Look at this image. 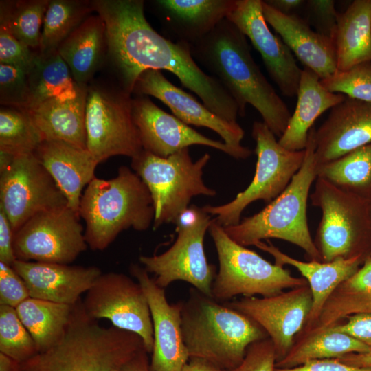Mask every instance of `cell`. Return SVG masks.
Listing matches in <instances>:
<instances>
[{
    "label": "cell",
    "mask_w": 371,
    "mask_h": 371,
    "mask_svg": "<svg viewBox=\"0 0 371 371\" xmlns=\"http://www.w3.org/2000/svg\"><path fill=\"white\" fill-rule=\"evenodd\" d=\"M346 319V322L337 324L328 328L347 334L371 347V313H357Z\"/></svg>",
    "instance_id": "46"
},
{
    "label": "cell",
    "mask_w": 371,
    "mask_h": 371,
    "mask_svg": "<svg viewBox=\"0 0 371 371\" xmlns=\"http://www.w3.org/2000/svg\"><path fill=\"white\" fill-rule=\"evenodd\" d=\"M213 218L202 207L191 205L178 218L177 237L165 252L140 256L145 270L155 274V283L165 289L177 280L187 282L201 293L212 297L216 267L206 258L203 240Z\"/></svg>",
    "instance_id": "11"
},
{
    "label": "cell",
    "mask_w": 371,
    "mask_h": 371,
    "mask_svg": "<svg viewBox=\"0 0 371 371\" xmlns=\"http://www.w3.org/2000/svg\"><path fill=\"white\" fill-rule=\"evenodd\" d=\"M333 42L337 71L371 61V0H355L338 14Z\"/></svg>",
    "instance_id": "30"
},
{
    "label": "cell",
    "mask_w": 371,
    "mask_h": 371,
    "mask_svg": "<svg viewBox=\"0 0 371 371\" xmlns=\"http://www.w3.org/2000/svg\"><path fill=\"white\" fill-rule=\"evenodd\" d=\"M310 199L322 212L314 243L322 262L371 255L369 201L319 177Z\"/></svg>",
    "instance_id": "8"
},
{
    "label": "cell",
    "mask_w": 371,
    "mask_h": 371,
    "mask_svg": "<svg viewBox=\"0 0 371 371\" xmlns=\"http://www.w3.org/2000/svg\"><path fill=\"white\" fill-rule=\"evenodd\" d=\"M30 297L23 278L12 266L0 262V305L16 308Z\"/></svg>",
    "instance_id": "45"
},
{
    "label": "cell",
    "mask_w": 371,
    "mask_h": 371,
    "mask_svg": "<svg viewBox=\"0 0 371 371\" xmlns=\"http://www.w3.org/2000/svg\"><path fill=\"white\" fill-rule=\"evenodd\" d=\"M308 14L306 21L316 32L333 41L339 12L333 0H308L305 2Z\"/></svg>",
    "instance_id": "44"
},
{
    "label": "cell",
    "mask_w": 371,
    "mask_h": 371,
    "mask_svg": "<svg viewBox=\"0 0 371 371\" xmlns=\"http://www.w3.org/2000/svg\"><path fill=\"white\" fill-rule=\"evenodd\" d=\"M181 371H227L205 360L190 358Z\"/></svg>",
    "instance_id": "52"
},
{
    "label": "cell",
    "mask_w": 371,
    "mask_h": 371,
    "mask_svg": "<svg viewBox=\"0 0 371 371\" xmlns=\"http://www.w3.org/2000/svg\"><path fill=\"white\" fill-rule=\"evenodd\" d=\"M80 219L68 205L34 215L14 233L16 260L70 264L88 247Z\"/></svg>",
    "instance_id": "13"
},
{
    "label": "cell",
    "mask_w": 371,
    "mask_h": 371,
    "mask_svg": "<svg viewBox=\"0 0 371 371\" xmlns=\"http://www.w3.org/2000/svg\"><path fill=\"white\" fill-rule=\"evenodd\" d=\"M317 175L364 200H371V143L317 167Z\"/></svg>",
    "instance_id": "35"
},
{
    "label": "cell",
    "mask_w": 371,
    "mask_h": 371,
    "mask_svg": "<svg viewBox=\"0 0 371 371\" xmlns=\"http://www.w3.org/2000/svg\"><path fill=\"white\" fill-rule=\"evenodd\" d=\"M78 214L85 223V238L93 251L107 248L124 230L145 231L153 223L155 209L145 183L126 166L115 177H95L85 188Z\"/></svg>",
    "instance_id": "5"
},
{
    "label": "cell",
    "mask_w": 371,
    "mask_h": 371,
    "mask_svg": "<svg viewBox=\"0 0 371 371\" xmlns=\"http://www.w3.org/2000/svg\"><path fill=\"white\" fill-rule=\"evenodd\" d=\"M14 231L10 222L0 208V262L12 266L16 260L13 249Z\"/></svg>",
    "instance_id": "48"
},
{
    "label": "cell",
    "mask_w": 371,
    "mask_h": 371,
    "mask_svg": "<svg viewBox=\"0 0 371 371\" xmlns=\"http://www.w3.org/2000/svg\"><path fill=\"white\" fill-rule=\"evenodd\" d=\"M82 302L90 317L107 319L113 326L138 335L147 352H152L154 335L150 311L137 282L122 273H102Z\"/></svg>",
    "instance_id": "15"
},
{
    "label": "cell",
    "mask_w": 371,
    "mask_h": 371,
    "mask_svg": "<svg viewBox=\"0 0 371 371\" xmlns=\"http://www.w3.org/2000/svg\"><path fill=\"white\" fill-rule=\"evenodd\" d=\"M312 303V293L307 284L271 297H244L227 306L247 315L266 332L278 361L289 352L295 335L303 329Z\"/></svg>",
    "instance_id": "16"
},
{
    "label": "cell",
    "mask_w": 371,
    "mask_h": 371,
    "mask_svg": "<svg viewBox=\"0 0 371 371\" xmlns=\"http://www.w3.org/2000/svg\"><path fill=\"white\" fill-rule=\"evenodd\" d=\"M144 348L137 334L100 325L80 300L73 306L61 339L49 349L22 363L16 371H122Z\"/></svg>",
    "instance_id": "3"
},
{
    "label": "cell",
    "mask_w": 371,
    "mask_h": 371,
    "mask_svg": "<svg viewBox=\"0 0 371 371\" xmlns=\"http://www.w3.org/2000/svg\"><path fill=\"white\" fill-rule=\"evenodd\" d=\"M254 246L271 255L275 264L294 267L307 280L312 293L313 303L301 330L302 334L315 328L329 297L341 283L357 271L366 259L363 256L359 255L328 262L316 260L303 262L284 254L269 240L267 243L259 241Z\"/></svg>",
    "instance_id": "24"
},
{
    "label": "cell",
    "mask_w": 371,
    "mask_h": 371,
    "mask_svg": "<svg viewBox=\"0 0 371 371\" xmlns=\"http://www.w3.org/2000/svg\"><path fill=\"white\" fill-rule=\"evenodd\" d=\"M296 95L295 111L278 142L288 150H303L316 119L343 102L346 96L328 91L317 75L306 67L302 70Z\"/></svg>",
    "instance_id": "28"
},
{
    "label": "cell",
    "mask_w": 371,
    "mask_h": 371,
    "mask_svg": "<svg viewBox=\"0 0 371 371\" xmlns=\"http://www.w3.org/2000/svg\"><path fill=\"white\" fill-rule=\"evenodd\" d=\"M65 205V194L34 153L16 155L0 170V208L14 233L34 215Z\"/></svg>",
    "instance_id": "14"
},
{
    "label": "cell",
    "mask_w": 371,
    "mask_h": 371,
    "mask_svg": "<svg viewBox=\"0 0 371 371\" xmlns=\"http://www.w3.org/2000/svg\"><path fill=\"white\" fill-rule=\"evenodd\" d=\"M0 352L19 363L38 353L15 308L7 305H0Z\"/></svg>",
    "instance_id": "39"
},
{
    "label": "cell",
    "mask_w": 371,
    "mask_h": 371,
    "mask_svg": "<svg viewBox=\"0 0 371 371\" xmlns=\"http://www.w3.org/2000/svg\"><path fill=\"white\" fill-rule=\"evenodd\" d=\"M23 278L30 297L74 305L102 273L95 266L16 260L12 265Z\"/></svg>",
    "instance_id": "22"
},
{
    "label": "cell",
    "mask_w": 371,
    "mask_h": 371,
    "mask_svg": "<svg viewBox=\"0 0 371 371\" xmlns=\"http://www.w3.org/2000/svg\"><path fill=\"white\" fill-rule=\"evenodd\" d=\"M328 91L346 97L371 102V61L363 62L346 71H337L320 79Z\"/></svg>",
    "instance_id": "40"
},
{
    "label": "cell",
    "mask_w": 371,
    "mask_h": 371,
    "mask_svg": "<svg viewBox=\"0 0 371 371\" xmlns=\"http://www.w3.org/2000/svg\"><path fill=\"white\" fill-rule=\"evenodd\" d=\"M129 270L142 286L150 311L154 344L150 371H181L190 359L181 330L182 302L169 304L164 289L144 267L132 264Z\"/></svg>",
    "instance_id": "19"
},
{
    "label": "cell",
    "mask_w": 371,
    "mask_h": 371,
    "mask_svg": "<svg viewBox=\"0 0 371 371\" xmlns=\"http://www.w3.org/2000/svg\"><path fill=\"white\" fill-rule=\"evenodd\" d=\"M274 371H371V367H356L337 359H327L309 361L293 368L276 367Z\"/></svg>",
    "instance_id": "47"
},
{
    "label": "cell",
    "mask_w": 371,
    "mask_h": 371,
    "mask_svg": "<svg viewBox=\"0 0 371 371\" xmlns=\"http://www.w3.org/2000/svg\"><path fill=\"white\" fill-rule=\"evenodd\" d=\"M339 361L356 367H371V347L368 352L350 353L336 358Z\"/></svg>",
    "instance_id": "50"
},
{
    "label": "cell",
    "mask_w": 371,
    "mask_h": 371,
    "mask_svg": "<svg viewBox=\"0 0 371 371\" xmlns=\"http://www.w3.org/2000/svg\"><path fill=\"white\" fill-rule=\"evenodd\" d=\"M190 45L196 63L216 78L234 99L239 115L244 116L247 105H251L272 133L280 137L291 114L254 61L247 37L237 27L225 19Z\"/></svg>",
    "instance_id": "2"
},
{
    "label": "cell",
    "mask_w": 371,
    "mask_h": 371,
    "mask_svg": "<svg viewBox=\"0 0 371 371\" xmlns=\"http://www.w3.org/2000/svg\"><path fill=\"white\" fill-rule=\"evenodd\" d=\"M34 155L78 213L83 189L95 177L98 161L85 148L64 142L44 139Z\"/></svg>",
    "instance_id": "25"
},
{
    "label": "cell",
    "mask_w": 371,
    "mask_h": 371,
    "mask_svg": "<svg viewBox=\"0 0 371 371\" xmlns=\"http://www.w3.org/2000/svg\"><path fill=\"white\" fill-rule=\"evenodd\" d=\"M36 51L17 40L7 29L0 26V63L30 70L38 56Z\"/></svg>",
    "instance_id": "42"
},
{
    "label": "cell",
    "mask_w": 371,
    "mask_h": 371,
    "mask_svg": "<svg viewBox=\"0 0 371 371\" xmlns=\"http://www.w3.org/2000/svg\"><path fill=\"white\" fill-rule=\"evenodd\" d=\"M74 305L28 297L15 309L38 352L54 346L63 335Z\"/></svg>",
    "instance_id": "33"
},
{
    "label": "cell",
    "mask_w": 371,
    "mask_h": 371,
    "mask_svg": "<svg viewBox=\"0 0 371 371\" xmlns=\"http://www.w3.org/2000/svg\"><path fill=\"white\" fill-rule=\"evenodd\" d=\"M148 354L145 348H142L124 366L122 371H150Z\"/></svg>",
    "instance_id": "49"
},
{
    "label": "cell",
    "mask_w": 371,
    "mask_h": 371,
    "mask_svg": "<svg viewBox=\"0 0 371 371\" xmlns=\"http://www.w3.org/2000/svg\"><path fill=\"white\" fill-rule=\"evenodd\" d=\"M57 52L75 82L80 87H87L106 62L104 22L99 15L91 14L59 45Z\"/></svg>",
    "instance_id": "29"
},
{
    "label": "cell",
    "mask_w": 371,
    "mask_h": 371,
    "mask_svg": "<svg viewBox=\"0 0 371 371\" xmlns=\"http://www.w3.org/2000/svg\"><path fill=\"white\" fill-rule=\"evenodd\" d=\"M131 94L113 80L93 79L87 86L85 106L87 148L99 164L142 150L132 114Z\"/></svg>",
    "instance_id": "10"
},
{
    "label": "cell",
    "mask_w": 371,
    "mask_h": 371,
    "mask_svg": "<svg viewBox=\"0 0 371 371\" xmlns=\"http://www.w3.org/2000/svg\"><path fill=\"white\" fill-rule=\"evenodd\" d=\"M262 13L267 24L275 30L305 67L320 79L337 71L333 41L311 29L310 24L295 14L281 13L262 1Z\"/></svg>",
    "instance_id": "23"
},
{
    "label": "cell",
    "mask_w": 371,
    "mask_h": 371,
    "mask_svg": "<svg viewBox=\"0 0 371 371\" xmlns=\"http://www.w3.org/2000/svg\"><path fill=\"white\" fill-rule=\"evenodd\" d=\"M369 205H370V221H371V200L369 201Z\"/></svg>",
    "instance_id": "54"
},
{
    "label": "cell",
    "mask_w": 371,
    "mask_h": 371,
    "mask_svg": "<svg viewBox=\"0 0 371 371\" xmlns=\"http://www.w3.org/2000/svg\"><path fill=\"white\" fill-rule=\"evenodd\" d=\"M251 135L256 142L257 161L254 177L234 199L222 205L202 208L223 227L237 225L243 211L251 203L263 200L269 203L287 187L302 165L305 150H290L282 146L263 122L256 121Z\"/></svg>",
    "instance_id": "12"
},
{
    "label": "cell",
    "mask_w": 371,
    "mask_h": 371,
    "mask_svg": "<svg viewBox=\"0 0 371 371\" xmlns=\"http://www.w3.org/2000/svg\"><path fill=\"white\" fill-rule=\"evenodd\" d=\"M93 12L91 1L49 0L43 19L38 53L47 55Z\"/></svg>",
    "instance_id": "36"
},
{
    "label": "cell",
    "mask_w": 371,
    "mask_h": 371,
    "mask_svg": "<svg viewBox=\"0 0 371 371\" xmlns=\"http://www.w3.org/2000/svg\"><path fill=\"white\" fill-rule=\"evenodd\" d=\"M217 302L192 289L182 302V335L190 358L228 371L241 363L251 344L269 337L251 318Z\"/></svg>",
    "instance_id": "4"
},
{
    "label": "cell",
    "mask_w": 371,
    "mask_h": 371,
    "mask_svg": "<svg viewBox=\"0 0 371 371\" xmlns=\"http://www.w3.org/2000/svg\"><path fill=\"white\" fill-rule=\"evenodd\" d=\"M28 70L0 63V102L1 106L22 110L29 100Z\"/></svg>",
    "instance_id": "41"
},
{
    "label": "cell",
    "mask_w": 371,
    "mask_h": 371,
    "mask_svg": "<svg viewBox=\"0 0 371 371\" xmlns=\"http://www.w3.org/2000/svg\"><path fill=\"white\" fill-rule=\"evenodd\" d=\"M303 0H265V2L276 10L285 14H291L305 4Z\"/></svg>",
    "instance_id": "51"
},
{
    "label": "cell",
    "mask_w": 371,
    "mask_h": 371,
    "mask_svg": "<svg viewBox=\"0 0 371 371\" xmlns=\"http://www.w3.org/2000/svg\"><path fill=\"white\" fill-rule=\"evenodd\" d=\"M208 230L219 262L212 286V297L215 300H227L238 295L271 297L284 289L308 284L305 278L293 276L283 266L271 264L236 243L214 218Z\"/></svg>",
    "instance_id": "9"
},
{
    "label": "cell",
    "mask_w": 371,
    "mask_h": 371,
    "mask_svg": "<svg viewBox=\"0 0 371 371\" xmlns=\"http://www.w3.org/2000/svg\"><path fill=\"white\" fill-rule=\"evenodd\" d=\"M371 143V102L348 97L315 131L317 167Z\"/></svg>",
    "instance_id": "21"
},
{
    "label": "cell",
    "mask_w": 371,
    "mask_h": 371,
    "mask_svg": "<svg viewBox=\"0 0 371 371\" xmlns=\"http://www.w3.org/2000/svg\"><path fill=\"white\" fill-rule=\"evenodd\" d=\"M276 368H293L307 361L336 359L350 353L368 352L370 347L358 339L330 328L311 330L299 336Z\"/></svg>",
    "instance_id": "32"
},
{
    "label": "cell",
    "mask_w": 371,
    "mask_h": 371,
    "mask_svg": "<svg viewBox=\"0 0 371 371\" xmlns=\"http://www.w3.org/2000/svg\"><path fill=\"white\" fill-rule=\"evenodd\" d=\"M29 100L24 111H29L52 98L74 93L78 86L58 52L39 53L28 71Z\"/></svg>",
    "instance_id": "34"
},
{
    "label": "cell",
    "mask_w": 371,
    "mask_h": 371,
    "mask_svg": "<svg viewBox=\"0 0 371 371\" xmlns=\"http://www.w3.org/2000/svg\"><path fill=\"white\" fill-rule=\"evenodd\" d=\"M276 362L275 349L267 337L251 344L241 363L228 371H274Z\"/></svg>",
    "instance_id": "43"
},
{
    "label": "cell",
    "mask_w": 371,
    "mask_h": 371,
    "mask_svg": "<svg viewBox=\"0 0 371 371\" xmlns=\"http://www.w3.org/2000/svg\"><path fill=\"white\" fill-rule=\"evenodd\" d=\"M49 0L1 1L0 26L17 40L38 51L41 27Z\"/></svg>",
    "instance_id": "37"
},
{
    "label": "cell",
    "mask_w": 371,
    "mask_h": 371,
    "mask_svg": "<svg viewBox=\"0 0 371 371\" xmlns=\"http://www.w3.org/2000/svg\"><path fill=\"white\" fill-rule=\"evenodd\" d=\"M132 114L143 150L167 157L192 145H203L219 150L236 159H247L252 150L236 149L224 142L208 138L153 103L146 95L132 100Z\"/></svg>",
    "instance_id": "17"
},
{
    "label": "cell",
    "mask_w": 371,
    "mask_h": 371,
    "mask_svg": "<svg viewBox=\"0 0 371 371\" xmlns=\"http://www.w3.org/2000/svg\"><path fill=\"white\" fill-rule=\"evenodd\" d=\"M150 95L165 104L172 115L188 125L207 127L218 133L227 146L243 149L244 131L237 123L225 121L193 95L170 82L159 70L148 69L137 79L133 93Z\"/></svg>",
    "instance_id": "20"
},
{
    "label": "cell",
    "mask_w": 371,
    "mask_h": 371,
    "mask_svg": "<svg viewBox=\"0 0 371 371\" xmlns=\"http://www.w3.org/2000/svg\"><path fill=\"white\" fill-rule=\"evenodd\" d=\"M17 362L0 352V371H16Z\"/></svg>",
    "instance_id": "53"
},
{
    "label": "cell",
    "mask_w": 371,
    "mask_h": 371,
    "mask_svg": "<svg viewBox=\"0 0 371 371\" xmlns=\"http://www.w3.org/2000/svg\"><path fill=\"white\" fill-rule=\"evenodd\" d=\"M315 131L314 126L309 131L302 165L284 190L259 212L237 225L223 227L236 243L246 247L264 239L278 238L298 246L311 260L322 262L307 220L308 193L317 177Z\"/></svg>",
    "instance_id": "6"
},
{
    "label": "cell",
    "mask_w": 371,
    "mask_h": 371,
    "mask_svg": "<svg viewBox=\"0 0 371 371\" xmlns=\"http://www.w3.org/2000/svg\"><path fill=\"white\" fill-rule=\"evenodd\" d=\"M94 12L106 27V62L113 81L132 94L140 74L148 69H165L198 95L214 114L237 123V103L214 77L205 73L193 58L190 45L172 42L157 33L144 15L142 0H93Z\"/></svg>",
    "instance_id": "1"
},
{
    "label": "cell",
    "mask_w": 371,
    "mask_h": 371,
    "mask_svg": "<svg viewBox=\"0 0 371 371\" xmlns=\"http://www.w3.org/2000/svg\"><path fill=\"white\" fill-rule=\"evenodd\" d=\"M87 88L69 95L52 98L27 111L43 140L64 142L87 148L85 106Z\"/></svg>",
    "instance_id": "27"
},
{
    "label": "cell",
    "mask_w": 371,
    "mask_h": 371,
    "mask_svg": "<svg viewBox=\"0 0 371 371\" xmlns=\"http://www.w3.org/2000/svg\"><path fill=\"white\" fill-rule=\"evenodd\" d=\"M43 138L29 113L21 109H0V150L14 155L34 153Z\"/></svg>",
    "instance_id": "38"
},
{
    "label": "cell",
    "mask_w": 371,
    "mask_h": 371,
    "mask_svg": "<svg viewBox=\"0 0 371 371\" xmlns=\"http://www.w3.org/2000/svg\"><path fill=\"white\" fill-rule=\"evenodd\" d=\"M236 0H156L152 1L168 32L190 44L209 34L233 10Z\"/></svg>",
    "instance_id": "26"
},
{
    "label": "cell",
    "mask_w": 371,
    "mask_h": 371,
    "mask_svg": "<svg viewBox=\"0 0 371 371\" xmlns=\"http://www.w3.org/2000/svg\"><path fill=\"white\" fill-rule=\"evenodd\" d=\"M210 159L205 153L193 161L188 148L167 157L142 150L131 159V168L146 186L153 200L154 229L164 224H175L194 196L216 194L203 179V168Z\"/></svg>",
    "instance_id": "7"
},
{
    "label": "cell",
    "mask_w": 371,
    "mask_h": 371,
    "mask_svg": "<svg viewBox=\"0 0 371 371\" xmlns=\"http://www.w3.org/2000/svg\"><path fill=\"white\" fill-rule=\"evenodd\" d=\"M357 313H371V255L366 258L361 267L335 289L311 330L330 327Z\"/></svg>",
    "instance_id": "31"
},
{
    "label": "cell",
    "mask_w": 371,
    "mask_h": 371,
    "mask_svg": "<svg viewBox=\"0 0 371 371\" xmlns=\"http://www.w3.org/2000/svg\"><path fill=\"white\" fill-rule=\"evenodd\" d=\"M260 53L266 69L282 94L297 95L302 70L282 40L271 32L262 13V0H236L227 18Z\"/></svg>",
    "instance_id": "18"
}]
</instances>
